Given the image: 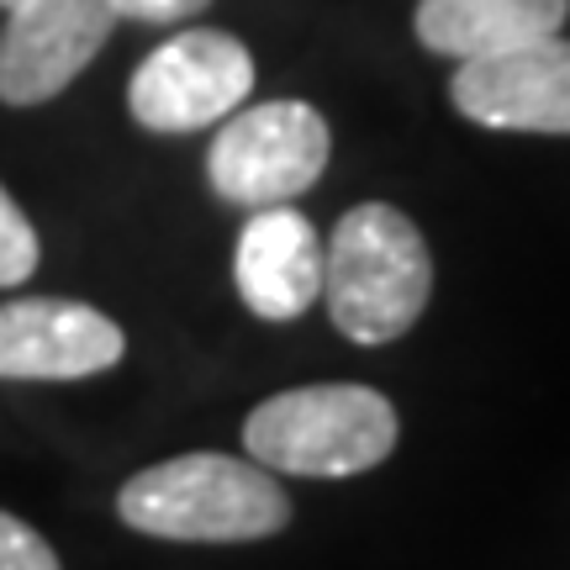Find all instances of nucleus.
I'll use <instances>...</instances> for the list:
<instances>
[{"instance_id": "f257e3e1", "label": "nucleus", "mask_w": 570, "mask_h": 570, "mask_svg": "<svg viewBox=\"0 0 570 570\" xmlns=\"http://www.w3.org/2000/svg\"><path fill=\"white\" fill-rule=\"evenodd\" d=\"M117 518L175 544H248L291 523V497L265 465L202 449L138 470L117 491Z\"/></svg>"}, {"instance_id": "f03ea898", "label": "nucleus", "mask_w": 570, "mask_h": 570, "mask_svg": "<svg viewBox=\"0 0 570 570\" xmlns=\"http://www.w3.org/2000/svg\"><path fill=\"white\" fill-rule=\"evenodd\" d=\"M323 296L333 327L365 348L402 338L433 296V254L407 212L360 202L323 248Z\"/></svg>"}, {"instance_id": "7ed1b4c3", "label": "nucleus", "mask_w": 570, "mask_h": 570, "mask_svg": "<svg viewBox=\"0 0 570 570\" xmlns=\"http://www.w3.org/2000/svg\"><path fill=\"white\" fill-rule=\"evenodd\" d=\"M244 449L269 475L344 481L375 470L396 449V407L370 386L275 391L248 412Z\"/></svg>"}, {"instance_id": "20e7f679", "label": "nucleus", "mask_w": 570, "mask_h": 570, "mask_svg": "<svg viewBox=\"0 0 570 570\" xmlns=\"http://www.w3.org/2000/svg\"><path fill=\"white\" fill-rule=\"evenodd\" d=\"M327 122L306 101L238 106L206 148V180L227 206H291L323 180Z\"/></svg>"}, {"instance_id": "39448f33", "label": "nucleus", "mask_w": 570, "mask_h": 570, "mask_svg": "<svg viewBox=\"0 0 570 570\" xmlns=\"http://www.w3.org/2000/svg\"><path fill=\"white\" fill-rule=\"evenodd\" d=\"M254 90V59L238 38L190 27L159 42L127 85V111L148 132H202L233 117Z\"/></svg>"}, {"instance_id": "423d86ee", "label": "nucleus", "mask_w": 570, "mask_h": 570, "mask_svg": "<svg viewBox=\"0 0 570 570\" xmlns=\"http://www.w3.org/2000/svg\"><path fill=\"white\" fill-rule=\"evenodd\" d=\"M111 27H117L111 0H17L0 27V101H53L106 48Z\"/></svg>"}, {"instance_id": "0eeeda50", "label": "nucleus", "mask_w": 570, "mask_h": 570, "mask_svg": "<svg viewBox=\"0 0 570 570\" xmlns=\"http://www.w3.org/2000/svg\"><path fill=\"white\" fill-rule=\"evenodd\" d=\"M449 96L460 117L491 132H550L570 138V42L533 38L454 69Z\"/></svg>"}, {"instance_id": "6e6552de", "label": "nucleus", "mask_w": 570, "mask_h": 570, "mask_svg": "<svg viewBox=\"0 0 570 570\" xmlns=\"http://www.w3.org/2000/svg\"><path fill=\"white\" fill-rule=\"evenodd\" d=\"M122 354V327L85 302L21 296L0 306V381H85Z\"/></svg>"}, {"instance_id": "1a4fd4ad", "label": "nucleus", "mask_w": 570, "mask_h": 570, "mask_svg": "<svg viewBox=\"0 0 570 570\" xmlns=\"http://www.w3.org/2000/svg\"><path fill=\"white\" fill-rule=\"evenodd\" d=\"M233 281L254 317L291 323L323 296V244L317 227L291 206H259L238 233Z\"/></svg>"}, {"instance_id": "9d476101", "label": "nucleus", "mask_w": 570, "mask_h": 570, "mask_svg": "<svg viewBox=\"0 0 570 570\" xmlns=\"http://www.w3.org/2000/svg\"><path fill=\"white\" fill-rule=\"evenodd\" d=\"M570 0H417V38L444 59H487L533 38H554Z\"/></svg>"}, {"instance_id": "9b49d317", "label": "nucleus", "mask_w": 570, "mask_h": 570, "mask_svg": "<svg viewBox=\"0 0 570 570\" xmlns=\"http://www.w3.org/2000/svg\"><path fill=\"white\" fill-rule=\"evenodd\" d=\"M32 269H38V233H32V223L21 217V206L0 185V291L21 285Z\"/></svg>"}, {"instance_id": "f8f14e48", "label": "nucleus", "mask_w": 570, "mask_h": 570, "mask_svg": "<svg viewBox=\"0 0 570 570\" xmlns=\"http://www.w3.org/2000/svg\"><path fill=\"white\" fill-rule=\"evenodd\" d=\"M0 570H59V554L32 523L0 512Z\"/></svg>"}, {"instance_id": "ddd939ff", "label": "nucleus", "mask_w": 570, "mask_h": 570, "mask_svg": "<svg viewBox=\"0 0 570 570\" xmlns=\"http://www.w3.org/2000/svg\"><path fill=\"white\" fill-rule=\"evenodd\" d=\"M111 6H117V17H127V21H154V27H169V21L196 17V11L212 6V0H111Z\"/></svg>"}, {"instance_id": "4468645a", "label": "nucleus", "mask_w": 570, "mask_h": 570, "mask_svg": "<svg viewBox=\"0 0 570 570\" xmlns=\"http://www.w3.org/2000/svg\"><path fill=\"white\" fill-rule=\"evenodd\" d=\"M0 6H6V11H11V6H17V0H0Z\"/></svg>"}]
</instances>
